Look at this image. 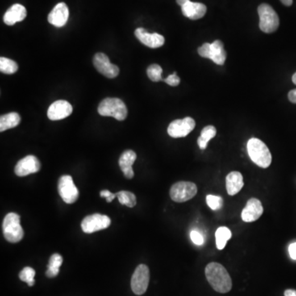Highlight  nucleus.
<instances>
[{"instance_id": "1", "label": "nucleus", "mask_w": 296, "mask_h": 296, "mask_svg": "<svg viewBox=\"0 0 296 296\" xmlns=\"http://www.w3.org/2000/svg\"><path fill=\"white\" fill-rule=\"evenodd\" d=\"M206 280L212 287L219 293H227L232 288V281L228 272L222 264L210 263L205 269Z\"/></svg>"}, {"instance_id": "2", "label": "nucleus", "mask_w": 296, "mask_h": 296, "mask_svg": "<svg viewBox=\"0 0 296 296\" xmlns=\"http://www.w3.org/2000/svg\"><path fill=\"white\" fill-rule=\"evenodd\" d=\"M247 150L250 159L257 165L268 168L272 163V154L267 145L259 138H252L247 143Z\"/></svg>"}, {"instance_id": "3", "label": "nucleus", "mask_w": 296, "mask_h": 296, "mask_svg": "<svg viewBox=\"0 0 296 296\" xmlns=\"http://www.w3.org/2000/svg\"><path fill=\"white\" fill-rule=\"evenodd\" d=\"M98 113L101 116L113 117L117 120H124L128 110L124 102L118 98H105L98 106Z\"/></svg>"}, {"instance_id": "4", "label": "nucleus", "mask_w": 296, "mask_h": 296, "mask_svg": "<svg viewBox=\"0 0 296 296\" xmlns=\"http://www.w3.org/2000/svg\"><path fill=\"white\" fill-rule=\"evenodd\" d=\"M3 233L5 239L10 243H18L24 236V231L20 224V216L10 213L5 217L3 222Z\"/></svg>"}, {"instance_id": "5", "label": "nucleus", "mask_w": 296, "mask_h": 296, "mask_svg": "<svg viewBox=\"0 0 296 296\" xmlns=\"http://www.w3.org/2000/svg\"><path fill=\"white\" fill-rule=\"evenodd\" d=\"M259 15V28L265 33L276 31L280 24L278 15L272 6L267 4L259 5L258 9Z\"/></svg>"}, {"instance_id": "6", "label": "nucleus", "mask_w": 296, "mask_h": 296, "mask_svg": "<svg viewBox=\"0 0 296 296\" xmlns=\"http://www.w3.org/2000/svg\"><path fill=\"white\" fill-rule=\"evenodd\" d=\"M197 52L201 57L212 59L218 65H223L226 61V52L224 49L223 42L219 39L212 44L204 43L197 49Z\"/></svg>"}, {"instance_id": "7", "label": "nucleus", "mask_w": 296, "mask_h": 296, "mask_svg": "<svg viewBox=\"0 0 296 296\" xmlns=\"http://www.w3.org/2000/svg\"><path fill=\"white\" fill-rule=\"evenodd\" d=\"M197 193V185L194 183L187 181L176 183L170 190L171 199L176 202H187L195 197Z\"/></svg>"}, {"instance_id": "8", "label": "nucleus", "mask_w": 296, "mask_h": 296, "mask_svg": "<svg viewBox=\"0 0 296 296\" xmlns=\"http://www.w3.org/2000/svg\"><path fill=\"white\" fill-rule=\"evenodd\" d=\"M150 281L149 268L145 264H140L134 271L131 279L132 290L134 294L142 295L147 291Z\"/></svg>"}, {"instance_id": "9", "label": "nucleus", "mask_w": 296, "mask_h": 296, "mask_svg": "<svg viewBox=\"0 0 296 296\" xmlns=\"http://www.w3.org/2000/svg\"><path fill=\"white\" fill-rule=\"evenodd\" d=\"M58 191L66 203H74L78 198V189L73 183L72 176H63L60 177L58 183Z\"/></svg>"}, {"instance_id": "10", "label": "nucleus", "mask_w": 296, "mask_h": 296, "mask_svg": "<svg viewBox=\"0 0 296 296\" xmlns=\"http://www.w3.org/2000/svg\"><path fill=\"white\" fill-rule=\"evenodd\" d=\"M110 223L111 221L110 217L96 213L93 215L86 217L81 222V226L83 232L92 234L99 230L108 228L110 226Z\"/></svg>"}, {"instance_id": "11", "label": "nucleus", "mask_w": 296, "mask_h": 296, "mask_svg": "<svg viewBox=\"0 0 296 296\" xmlns=\"http://www.w3.org/2000/svg\"><path fill=\"white\" fill-rule=\"evenodd\" d=\"M195 125V121L193 118L186 117L183 119H176L171 122L167 132L171 138H184L193 131Z\"/></svg>"}, {"instance_id": "12", "label": "nucleus", "mask_w": 296, "mask_h": 296, "mask_svg": "<svg viewBox=\"0 0 296 296\" xmlns=\"http://www.w3.org/2000/svg\"><path fill=\"white\" fill-rule=\"evenodd\" d=\"M93 64L98 72L108 78H114L119 73L118 66L110 63L107 55L103 53H97L93 59Z\"/></svg>"}, {"instance_id": "13", "label": "nucleus", "mask_w": 296, "mask_h": 296, "mask_svg": "<svg viewBox=\"0 0 296 296\" xmlns=\"http://www.w3.org/2000/svg\"><path fill=\"white\" fill-rule=\"evenodd\" d=\"M40 169V162L35 156H27L22 158L16 164L15 174L19 177H24L31 174L37 173Z\"/></svg>"}, {"instance_id": "14", "label": "nucleus", "mask_w": 296, "mask_h": 296, "mask_svg": "<svg viewBox=\"0 0 296 296\" xmlns=\"http://www.w3.org/2000/svg\"><path fill=\"white\" fill-rule=\"evenodd\" d=\"M72 112L71 104L68 101L59 100L55 101L49 107L47 115L51 120H60L69 116Z\"/></svg>"}, {"instance_id": "15", "label": "nucleus", "mask_w": 296, "mask_h": 296, "mask_svg": "<svg viewBox=\"0 0 296 296\" xmlns=\"http://www.w3.org/2000/svg\"><path fill=\"white\" fill-rule=\"evenodd\" d=\"M136 37L139 41L149 48L156 49L161 47L164 43V38L163 35L158 33H149L144 28L137 29L134 32Z\"/></svg>"}, {"instance_id": "16", "label": "nucleus", "mask_w": 296, "mask_h": 296, "mask_svg": "<svg viewBox=\"0 0 296 296\" xmlns=\"http://www.w3.org/2000/svg\"><path fill=\"white\" fill-rule=\"evenodd\" d=\"M263 207L261 202L257 198H250L241 213L242 220L244 222H255L263 215Z\"/></svg>"}, {"instance_id": "17", "label": "nucleus", "mask_w": 296, "mask_h": 296, "mask_svg": "<svg viewBox=\"0 0 296 296\" xmlns=\"http://www.w3.org/2000/svg\"><path fill=\"white\" fill-rule=\"evenodd\" d=\"M69 17L68 6L64 3H59L48 15V22L56 27H62L67 23Z\"/></svg>"}, {"instance_id": "18", "label": "nucleus", "mask_w": 296, "mask_h": 296, "mask_svg": "<svg viewBox=\"0 0 296 296\" xmlns=\"http://www.w3.org/2000/svg\"><path fill=\"white\" fill-rule=\"evenodd\" d=\"M26 9L24 6L19 4H16L10 7L5 16H4V22L8 26H13L17 22H22L26 18Z\"/></svg>"}, {"instance_id": "19", "label": "nucleus", "mask_w": 296, "mask_h": 296, "mask_svg": "<svg viewBox=\"0 0 296 296\" xmlns=\"http://www.w3.org/2000/svg\"><path fill=\"white\" fill-rule=\"evenodd\" d=\"M184 16L191 20H197L203 18L206 13V5L201 3L191 2L189 0L181 7Z\"/></svg>"}, {"instance_id": "20", "label": "nucleus", "mask_w": 296, "mask_h": 296, "mask_svg": "<svg viewBox=\"0 0 296 296\" xmlns=\"http://www.w3.org/2000/svg\"><path fill=\"white\" fill-rule=\"evenodd\" d=\"M137 159V155L134 151L127 150L123 151L118 160V164L121 171H123V175L127 179H132L134 176L133 164Z\"/></svg>"}, {"instance_id": "21", "label": "nucleus", "mask_w": 296, "mask_h": 296, "mask_svg": "<svg viewBox=\"0 0 296 296\" xmlns=\"http://www.w3.org/2000/svg\"><path fill=\"white\" fill-rule=\"evenodd\" d=\"M226 190L229 195H235L243 189V176L238 171H232L226 176Z\"/></svg>"}, {"instance_id": "22", "label": "nucleus", "mask_w": 296, "mask_h": 296, "mask_svg": "<svg viewBox=\"0 0 296 296\" xmlns=\"http://www.w3.org/2000/svg\"><path fill=\"white\" fill-rule=\"evenodd\" d=\"M21 117L16 112H12L9 114H4L0 118V132L6 131L19 124Z\"/></svg>"}, {"instance_id": "23", "label": "nucleus", "mask_w": 296, "mask_h": 296, "mask_svg": "<svg viewBox=\"0 0 296 296\" xmlns=\"http://www.w3.org/2000/svg\"><path fill=\"white\" fill-rule=\"evenodd\" d=\"M63 263V257L59 253H55L51 257L47 266V271L46 274L49 278H53L58 276L59 273V268Z\"/></svg>"}, {"instance_id": "24", "label": "nucleus", "mask_w": 296, "mask_h": 296, "mask_svg": "<svg viewBox=\"0 0 296 296\" xmlns=\"http://www.w3.org/2000/svg\"><path fill=\"white\" fill-rule=\"evenodd\" d=\"M217 135V130L213 125H208L204 128L201 132V136L197 139V144L200 149L205 150L207 147V143Z\"/></svg>"}, {"instance_id": "25", "label": "nucleus", "mask_w": 296, "mask_h": 296, "mask_svg": "<svg viewBox=\"0 0 296 296\" xmlns=\"http://www.w3.org/2000/svg\"><path fill=\"white\" fill-rule=\"evenodd\" d=\"M231 231L225 226L220 227L216 231V243L218 249L222 250L226 247V243L231 238Z\"/></svg>"}, {"instance_id": "26", "label": "nucleus", "mask_w": 296, "mask_h": 296, "mask_svg": "<svg viewBox=\"0 0 296 296\" xmlns=\"http://www.w3.org/2000/svg\"><path fill=\"white\" fill-rule=\"evenodd\" d=\"M116 194L118 202H120L122 205H125L129 207H134V206H136V196L132 192L124 190L119 191L116 193Z\"/></svg>"}, {"instance_id": "27", "label": "nucleus", "mask_w": 296, "mask_h": 296, "mask_svg": "<svg viewBox=\"0 0 296 296\" xmlns=\"http://www.w3.org/2000/svg\"><path fill=\"white\" fill-rule=\"evenodd\" d=\"M18 69V64L8 58H0V71L5 74H13Z\"/></svg>"}, {"instance_id": "28", "label": "nucleus", "mask_w": 296, "mask_h": 296, "mask_svg": "<svg viewBox=\"0 0 296 296\" xmlns=\"http://www.w3.org/2000/svg\"><path fill=\"white\" fill-rule=\"evenodd\" d=\"M35 270L30 267L23 268L19 273L20 280L27 283L29 286H33L35 284Z\"/></svg>"}, {"instance_id": "29", "label": "nucleus", "mask_w": 296, "mask_h": 296, "mask_svg": "<svg viewBox=\"0 0 296 296\" xmlns=\"http://www.w3.org/2000/svg\"><path fill=\"white\" fill-rule=\"evenodd\" d=\"M147 76L152 81H162V68L158 64H151L147 69Z\"/></svg>"}, {"instance_id": "30", "label": "nucleus", "mask_w": 296, "mask_h": 296, "mask_svg": "<svg viewBox=\"0 0 296 296\" xmlns=\"http://www.w3.org/2000/svg\"><path fill=\"white\" fill-rule=\"evenodd\" d=\"M206 203L212 210H220L222 207L223 200L222 197L218 196L207 195L206 196Z\"/></svg>"}, {"instance_id": "31", "label": "nucleus", "mask_w": 296, "mask_h": 296, "mask_svg": "<svg viewBox=\"0 0 296 296\" xmlns=\"http://www.w3.org/2000/svg\"><path fill=\"white\" fill-rule=\"evenodd\" d=\"M163 81L168 85L171 86V87H176L179 85L180 82V78L178 76L176 72H174L173 74L170 75L169 77L163 79Z\"/></svg>"}, {"instance_id": "32", "label": "nucleus", "mask_w": 296, "mask_h": 296, "mask_svg": "<svg viewBox=\"0 0 296 296\" xmlns=\"http://www.w3.org/2000/svg\"><path fill=\"white\" fill-rule=\"evenodd\" d=\"M190 238L193 243L197 245H202L203 243V237L197 230H192L190 233Z\"/></svg>"}, {"instance_id": "33", "label": "nucleus", "mask_w": 296, "mask_h": 296, "mask_svg": "<svg viewBox=\"0 0 296 296\" xmlns=\"http://www.w3.org/2000/svg\"><path fill=\"white\" fill-rule=\"evenodd\" d=\"M100 195L101 197H105L106 199V202H111L113 200L117 197L116 193H112L109 190H102L100 193Z\"/></svg>"}, {"instance_id": "34", "label": "nucleus", "mask_w": 296, "mask_h": 296, "mask_svg": "<svg viewBox=\"0 0 296 296\" xmlns=\"http://www.w3.org/2000/svg\"><path fill=\"white\" fill-rule=\"evenodd\" d=\"M289 253L292 259L296 260V242L289 246Z\"/></svg>"}, {"instance_id": "35", "label": "nucleus", "mask_w": 296, "mask_h": 296, "mask_svg": "<svg viewBox=\"0 0 296 296\" xmlns=\"http://www.w3.org/2000/svg\"><path fill=\"white\" fill-rule=\"evenodd\" d=\"M288 98H289V101H290V102L296 104V89L291 90L289 92V94H288Z\"/></svg>"}, {"instance_id": "36", "label": "nucleus", "mask_w": 296, "mask_h": 296, "mask_svg": "<svg viewBox=\"0 0 296 296\" xmlns=\"http://www.w3.org/2000/svg\"><path fill=\"white\" fill-rule=\"evenodd\" d=\"M284 294L285 296H296V290L291 289H286Z\"/></svg>"}, {"instance_id": "37", "label": "nucleus", "mask_w": 296, "mask_h": 296, "mask_svg": "<svg viewBox=\"0 0 296 296\" xmlns=\"http://www.w3.org/2000/svg\"><path fill=\"white\" fill-rule=\"evenodd\" d=\"M281 2L285 6H291L293 4V0H281Z\"/></svg>"}, {"instance_id": "38", "label": "nucleus", "mask_w": 296, "mask_h": 296, "mask_svg": "<svg viewBox=\"0 0 296 296\" xmlns=\"http://www.w3.org/2000/svg\"><path fill=\"white\" fill-rule=\"evenodd\" d=\"M189 0H176L178 5H180V7H182L183 5H185Z\"/></svg>"}, {"instance_id": "39", "label": "nucleus", "mask_w": 296, "mask_h": 296, "mask_svg": "<svg viewBox=\"0 0 296 296\" xmlns=\"http://www.w3.org/2000/svg\"><path fill=\"white\" fill-rule=\"evenodd\" d=\"M292 81L296 85V72L293 75V77H292Z\"/></svg>"}]
</instances>
